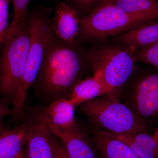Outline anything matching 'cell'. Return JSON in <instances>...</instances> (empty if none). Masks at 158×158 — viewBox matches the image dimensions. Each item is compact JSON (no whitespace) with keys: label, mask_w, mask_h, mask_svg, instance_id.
I'll return each mask as SVG.
<instances>
[{"label":"cell","mask_w":158,"mask_h":158,"mask_svg":"<svg viewBox=\"0 0 158 158\" xmlns=\"http://www.w3.org/2000/svg\"><path fill=\"white\" fill-rule=\"evenodd\" d=\"M74 106L69 98L54 100L46 106L31 109V115L48 128L65 129L76 123Z\"/></svg>","instance_id":"9c48e42d"},{"label":"cell","mask_w":158,"mask_h":158,"mask_svg":"<svg viewBox=\"0 0 158 158\" xmlns=\"http://www.w3.org/2000/svg\"><path fill=\"white\" fill-rule=\"evenodd\" d=\"M31 1L11 0L13 8V15L6 39L9 38L12 35L27 17L29 12L28 8Z\"/></svg>","instance_id":"e0dca14e"},{"label":"cell","mask_w":158,"mask_h":158,"mask_svg":"<svg viewBox=\"0 0 158 158\" xmlns=\"http://www.w3.org/2000/svg\"><path fill=\"white\" fill-rule=\"evenodd\" d=\"M93 74L88 46L69 45L52 32L31 88L46 103L68 98L78 82Z\"/></svg>","instance_id":"6da1fadb"},{"label":"cell","mask_w":158,"mask_h":158,"mask_svg":"<svg viewBox=\"0 0 158 158\" xmlns=\"http://www.w3.org/2000/svg\"><path fill=\"white\" fill-rule=\"evenodd\" d=\"M24 121L27 124V158H55L54 135L47 126L32 115Z\"/></svg>","instance_id":"ba28073f"},{"label":"cell","mask_w":158,"mask_h":158,"mask_svg":"<svg viewBox=\"0 0 158 158\" xmlns=\"http://www.w3.org/2000/svg\"><path fill=\"white\" fill-rule=\"evenodd\" d=\"M111 39L135 50L146 47L158 41V21L139 26Z\"/></svg>","instance_id":"4fadbf2b"},{"label":"cell","mask_w":158,"mask_h":158,"mask_svg":"<svg viewBox=\"0 0 158 158\" xmlns=\"http://www.w3.org/2000/svg\"><path fill=\"white\" fill-rule=\"evenodd\" d=\"M29 12L14 33L6 39L0 61V98L12 104L25 69L30 44Z\"/></svg>","instance_id":"8992f818"},{"label":"cell","mask_w":158,"mask_h":158,"mask_svg":"<svg viewBox=\"0 0 158 158\" xmlns=\"http://www.w3.org/2000/svg\"><path fill=\"white\" fill-rule=\"evenodd\" d=\"M115 95L146 124L157 121L158 69L136 65L132 75Z\"/></svg>","instance_id":"52a82bcc"},{"label":"cell","mask_w":158,"mask_h":158,"mask_svg":"<svg viewBox=\"0 0 158 158\" xmlns=\"http://www.w3.org/2000/svg\"><path fill=\"white\" fill-rule=\"evenodd\" d=\"M54 145L55 158H70L62 142L54 135Z\"/></svg>","instance_id":"44dd1931"},{"label":"cell","mask_w":158,"mask_h":158,"mask_svg":"<svg viewBox=\"0 0 158 158\" xmlns=\"http://www.w3.org/2000/svg\"><path fill=\"white\" fill-rule=\"evenodd\" d=\"M17 158H27L26 156L25 150H24L22 153Z\"/></svg>","instance_id":"484cf974"},{"label":"cell","mask_w":158,"mask_h":158,"mask_svg":"<svg viewBox=\"0 0 158 158\" xmlns=\"http://www.w3.org/2000/svg\"><path fill=\"white\" fill-rule=\"evenodd\" d=\"M115 1V0H102L100 5H102V4H110V3L113 2Z\"/></svg>","instance_id":"d4e9b609"},{"label":"cell","mask_w":158,"mask_h":158,"mask_svg":"<svg viewBox=\"0 0 158 158\" xmlns=\"http://www.w3.org/2000/svg\"><path fill=\"white\" fill-rule=\"evenodd\" d=\"M48 129L62 142L70 158H98L94 147L76 122L67 128Z\"/></svg>","instance_id":"30bf717a"},{"label":"cell","mask_w":158,"mask_h":158,"mask_svg":"<svg viewBox=\"0 0 158 158\" xmlns=\"http://www.w3.org/2000/svg\"><path fill=\"white\" fill-rule=\"evenodd\" d=\"M52 9L37 6L29 11L30 40L24 73L12 103L14 118L23 117L27 94L36 78L52 32Z\"/></svg>","instance_id":"3957f363"},{"label":"cell","mask_w":158,"mask_h":158,"mask_svg":"<svg viewBox=\"0 0 158 158\" xmlns=\"http://www.w3.org/2000/svg\"><path fill=\"white\" fill-rule=\"evenodd\" d=\"M10 0H0V48L9 31V6Z\"/></svg>","instance_id":"ffe728a7"},{"label":"cell","mask_w":158,"mask_h":158,"mask_svg":"<svg viewBox=\"0 0 158 158\" xmlns=\"http://www.w3.org/2000/svg\"><path fill=\"white\" fill-rule=\"evenodd\" d=\"M136 62L158 69V41L143 48L135 50Z\"/></svg>","instance_id":"ac0fdd59"},{"label":"cell","mask_w":158,"mask_h":158,"mask_svg":"<svg viewBox=\"0 0 158 158\" xmlns=\"http://www.w3.org/2000/svg\"><path fill=\"white\" fill-rule=\"evenodd\" d=\"M12 113V109L9 107V104L0 98V123H3L5 117L11 116Z\"/></svg>","instance_id":"7402d4cb"},{"label":"cell","mask_w":158,"mask_h":158,"mask_svg":"<svg viewBox=\"0 0 158 158\" xmlns=\"http://www.w3.org/2000/svg\"><path fill=\"white\" fill-rule=\"evenodd\" d=\"M111 134L125 142L139 158H158V144L153 136L146 131Z\"/></svg>","instance_id":"2e32d148"},{"label":"cell","mask_w":158,"mask_h":158,"mask_svg":"<svg viewBox=\"0 0 158 158\" xmlns=\"http://www.w3.org/2000/svg\"><path fill=\"white\" fill-rule=\"evenodd\" d=\"M27 132V124L24 121L0 135V158H17L24 150Z\"/></svg>","instance_id":"5bb4252c"},{"label":"cell","mask_w":158,"mask_h":158,"mask_svg":"<svg viewBox=\"0 0 158 158\" xmlns=\"http://www.w3.org/2000/svg\"><path fill=\"white\" fill-rule=\"evenodd\" d=\"M152 136L155 140L156 142V143L158 144V128L156 130Z\"/></svg>","instance_id":"cb8c5ba5"},{"label":"cell","mask_w":158,"mask_h":158,"mask_svg":"<svg viewBox=\"0 0 158 158\" xmlns=\"http://www.w3.org/2000/svg\"><path fill=\"white\" fill-rule=\"evenodd\" d=\"M102 0H62L61 2L75 9L81 19L99 6Z\"/></svg>","instance_id":"d6986e66"},{"label":"cell","mask_w":158,"mask_h":158,"mask_svg":"<svg viewBox=\"0 0 158 158\" xmlns=\"http://www.w3.org/2000/svg\"><path fill=\"white\" fill-rule=\"evenodd\" d=\"M152 22L126 13L113 4H102L81 19L77 42L86 46L96 44Z\"/></svg>","instance_id":"277c9868"},{"label":"cell","mask_w":158,"mask_h":158,"mask_svg":"<svg viewBox=\"0 0 158 158\" xmlns=\"http://www.w3.org/2000/svg\"><path fill=\"white\" fill-rule=\"evenodd\" d=\"M79 106L94 128L116 135L146 131L147 124L114 94H105Z\"/></svg>","instance_id":"5b68a950"},{"label":"cell","mask_w":158,"mask_h":158,"mask_svg":"<svg viewBox=\"0 0 158 158\" xmlns=\"http://www.w3.org/2000/svg\"><path fill=\"white\" fill-rule=\"evenodd\" d=\"M107 94L101 79L98 75L94 74L78 82L73 88L68 98L76 106Z\"/></svg>","instance_id":"9a60e30c"},{"label":"cell","mask_w":158,"mask_h":158,"mask_svg":"<svg viewBox=\"0 0 158 158\" xmlns=\"http://www.w3.org/2000/svg\"><path fill=\"white\" fill-rule=\"evenodd\" d=\"M81 22L75 9L62 2H57L52 24L53 32L57 37L69 45H77Z\"/></svg>","instance_id":"8fae6325"},{"label":"cell","mask_w":158,"mask_h":158,"mask_svg":"<svg viewBox=\"0 0 158 158\" xmlns=\"http://www.w3.org/2000/svg\"><path fill=\"white\" fill-rule=\"evenodd\" d=\"M93 139L102 158H139L125 142L107 132L94 128Z\"/></svg>","instance_id":"7c38bea8"},{"label":"cell","mask_w":158,"mask_h":158,"mask_svg":"<svg viewBox=\"0 0 158 158\" xmlns=\"http://www.w3.org/2000/svg\"><path fill=\"white\" fill-rule=\"evenodd\" d=\"M88 50L93 74L101 79L107 94L115 95L135 69V49L110 39L88 46Z\"/></svg>","instance_id":"7a4b0ae2"},{"label":"cell","mask_w":158,"mask_h":158,"mask_svg":"<svg viewBox=\"0 0 158 158\" xmlns=\"http://www.w3.org/2000/svg\"><path fill=\"white\" fill-rule=\"evenodd\" d=\"M8 129V128L6 127V126L4 125L3 123H0V135Z\"/></svg>","instance_id":"603a6c76"}]
</instances>
